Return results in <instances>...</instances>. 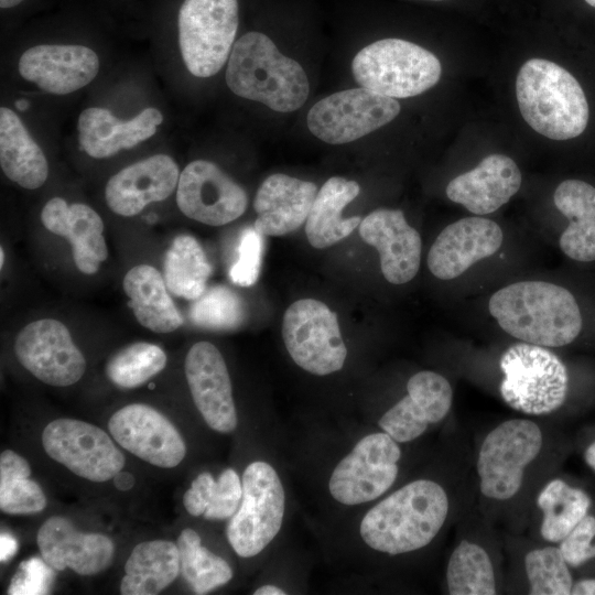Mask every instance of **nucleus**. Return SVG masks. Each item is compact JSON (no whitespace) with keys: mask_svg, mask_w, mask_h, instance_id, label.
Returning <instances> with one entry per match:
<instances>
[{"mask_svg":"<svg viewBox=\"0 0 595 595\" xmlns=\"http://www.w3.org/2000/svg\"><path fill=\"white\" fill-rule=\"evenodd\" d=\"M488 309L506 333L544 347L566 346L584 327L575 295L545 281H520L501 288L491 295Z\"/></svg>","mask_w":595,"mask_h":595,"instance_id":"obj_1","label":"nucleus"},{"mask_svg":"<svg viewBox=\"0 0 595 595\" xmlns=\"http://www.w3.org/2000/svg\"><path fill=\"white\" fill-rule=\"evenodd\" d=\"M447 513L444 488L431 479H415L371 507L360 521L359 534L374 551L410 553L431 543Z\"/></svg>","mask_w":595,"mask_h":595,"instance_id":"obj_2","label":"nucleus"},{"mask_svg":"<svg viewBox=\"0 0 595 595\" xmlns=\"http://www.w3.org/2000/svg\"><path fill=\"white\" fill-rule=\"evenodd\" d=\"M226 83L235 95L280 112L299 109L310 91L302 66L283 55L260 32H248L235 42L228 57Z\"/></svg>","mask_w":595,"mask_h":595,"instance_id":"obj_3","label":"nucleus"},{"mask_svg":"<svg viewBox=\"0 0 595 595\" xmlns=\"http://www.w3.org/2000/svg\"><path fill=\"white\" fill-rule=\"evenodd\" d=\"M516 96L524 121L549 139H573L587 127L589 108L580 83L549 60L530 58L521 66Z\"/></svg>","mask_w":595,"mask_h":595,"instance_id":"obj_4","label":"nucleus"},{"mask_svg":"<svg viewBox=\"0 0 595 595\" xmlns=\"http://www.w3.org/2000/svg\"><path fill=\"white\" fill-rule=\"evenodd\" d=\"M355 80L391 98H408L433 87L441 78L439 58L401 39H383L360 50L353 60Z\"/></svg>","mask_w":595,"mask_h":595,"instance_id":"obj_5","label":"nucleus"},{"mask_svg":"<svg viewBox=\"0 0 595 595\" xmlns=\"http://www.w3.org/2000/svg\"><path fill=\"white\" fill-rule=\"evenodd\" d=\"M502 400L513 410L544 415L560 409L569 391V372L548 347L530 343L510 346L501 356Z\"/></svg>","mask_w":595,"mask_h":595,"instance_id":"obj_6","label":"nucleus"},{"mask_svg":"<svg viewBox=\"0 0 595 595\" xmlns=\"http://www.w3.org/2000/svg\"><path fill=\"white\" fill-rule=\"evenodd\" d=\"M241 482L242 498L229 518L226 536L239 556L252 558L279 533L285 512V491L274 467L264 461L250 463Z\"/></svg>","mask_w":595,"mask_h":595,"instance_id":"obj_7","label":"nucleus"},{"mask_svg":"<svg viewBox=\"0 0 595 595\" xmlns=\"http://www.w3.org/2000/svg\"><path fill=\"white\" fill-rule=\"evenodd\" d=\"M237 0H184L178 12V44L188 72L218 73L229 57L238 29Z\"/></svg>","mask_w":595,"mask_h":595,"instance_id":"obj_8","label":"nucleus"},{"mask_svg":"<svg viewBox=\"0 0 595 595\" xmlns=\"http://www.w3.org/2000/svg\"><path fill=\"white\" fill-rule=\"evenodd\" d=\"M542 443L540 428L527 419L508 420L490 431L480 445L476 464L482 494L495 500L512 498Z\"/></svg>","mask_w":595,"mask_h":595,"instance_id":"obj_9","label":"nucleus"},{"mask_svg":"<svg viewBox=\"0 0 595 595\" xmlns=\"http://www.w3.org/2000/svg\"><path fill=\"white\" fill-rule=\"evenodd\" d=\"M284 346L293 361L315 376L340 370L347 357L337 314L315 299H300L284 312Z\"/></svg>","mask_w":595,"mask_h":595,"instance_id":"obj_10","label":"nucleus"},{"mask_svg":"<svg viewBox=\"0 0 595 595\" xmlns=\"http://www.w3.org/2000/svg\"><path fill=\"white\" fill-rule=\"evenodd\" d=\"M400 458L398 442L386 432L365 435L334 467L328 479L331 496L344 506L376 500L396 482Z\"/></svg>","mask_w":595,"mask_h":595,"instance_id":"obj_11","label":"nucleus"},{"mask_svg":"<svg viewBox=\"0 0 595 595\" xmlns=\"http://www.w3.org/2000/svg\"><path fill=\"white\" fill-rule=\"evenodd\" d=\"M400 104L368 88L334 93L317 101L309 111L310 131L324 142L343 144L359 139L392 121Z\"/></svg>","mask_w":595,"mask_h":595,"instance_id":"obj_12","label":"nucleus"},{"mask_svg":"<svg viewBox=\"0 0 595 595\" xmlns=\"http://www.w3.org/2000/svg\"><path fill=\"white\" fill-rule=\"evenodd\" d=\"M46 454L79 477L102 483L122 469L125 456L98 426L74 419H57L42 432Z\"/></svg>","mask_w":595,"mask_h":595,"instance_id":"obj_13","label":"nucleus"},{"mask_svg":"<svg viewBox=\"0 0 595 595\" xmlns=\"http://www.w3.org/2000/svg\"><path fill=\"white\" fill-rule=\"evenodd\" d=\"M14 353L35 378L54 387L74 385L86 369L85 357L68 328L53 318L25 325L15 338Z\"/></svg>","mask_w":595,"mask_h":595,"instance_id":"obj_14","label":"nucleus"},{"mask_svg":"<svg viewBox=\"0 0 595 595\" xmlns=\"http://www.w3.org/2000/svg\"><path fill=\"white\" fill-rule=\"evenodd\" d=\"M176 203L188 218L208 226H223L245 213L248 197L216 164L196 160L180 174Z\"/></svg>","mask_w":595,"mask_h":595,"instance_id":"obj_15","label":"nucleus"},{"mask_svg":"<svg viewBox=\"0 0 595 595\" xmlns=\"http://www.w3.org/2000/svg\"><path fill=\"white\" fill-rule=\"evenodd\" d=\"M108 429L125 450L158 467L178 465L186 454L185 442L162 413L148 404L132 403L112 414Z\"/></svg>","mask_w":595,"mask_h":595,"instance_id":"obj_16","label":"nucleus"},{"mask_svg":"<svg viewBox=\"0 0 595 595\" xmlns=\"http://www.w3.org/2000/svg\"><path fill=\"white\" fill-rule=\"evenodd\" d=\"M185 376L193 401L206 424L219 433L237 428V411L225 359L209 342H197L187 351Z\"/></svg>","mask_w":595,"mask_h":595,"instance_id":"obj_17","label":"nucleus"},{"mask_svg":"<svg viewBox=\"0 0 595 595\" xmlns=\"http://www.w3.org/2000/svg\"><path fill=\"white\" fill-rule=\"evenodd\" d=\"M453 390L445 377L422 370L407 382V394L379 419V428L398 443L416 440L430 424L442 421L450 412Z\"/></svg>","mask_w":595,"mask_h":595,"instance_id":"obj_18","label":"nucleus"},{"mask_svg":"<svg viewBox=\"0 0 595 595\" xmlns=\"http://www.w3.org/2000/svg\"><path fill=\"white\" fill-rule=\"evenodd\" d=\"M99 58L83 45L41 44L19 60L20 75L42 90L66 95L88 85L98 74Z\"/></svg>","mask_w":595,"mask_h":595,"instance_id":"obj_19","label":"nucleus"},{"mask_svg":"<svg viewBox=\"0 0 595 595\" xmlns=\"http://www.w3.org/2000/svg\"><path fill=\"white\" fill-rule=\"evenodd\" d=\"M499 225L484 217H466L446 226L428 253L431 273L441 280L457 278L477 261L493 256L502 244Z\"/></svg>","mask_w":595,"mask_h":595,"instance_id":"obj_20","label":"nucleus"},{"mask_svg":"<svg viewBox=\"0 0 595 595\" xmlns=\"http://www.w3.org/2000/svg\"><path fill=\"white\" fill-rule=\"evenodd\" d=\"M359 234L379 252L381 272L388 282L403 284L416 275L422 241L402 210L379 208L371 212L360 221Z\"/></svg>","mask_w":595,"mask_h":595,"instance_id":"obj_21","label":"nucleus"},{"mask_svg":"<svg viewBox=\"0 0 595 595\" xmlns=\"http://www.w3.org/2000/svg\"><path fill=\"white\" fill-rule=\"evenodd\" d=\"M178 166L166 154H155L130 164L112 175L105 188L108 207L125 217L136 216L177 187Z\"/></svg>","mask_w":595,"mask_h":595,"instance_id":"obj_22","label":"nucleus"},{"mask_svg":"<svg viewBox=\"0 0 595 595\" xmlns=\"http://www.w3.org/2000/svg\"><path fill=\"white\" fill-rule=\"evenodd\" d=\"M36 542L42 558L54 570L69 567L79 575L105 571L115 551L107 536L79 532L68 519L60 516L48 518L40 527Z\"/></svg>","mask_w":595,"mask_h":595,"instance_id":"obj_23","label":"nucleus"},{"mask_svg":"<svg viewBox=\"0 0 595 595\" xmlns=\"http://www.w3.org/2000/svg\"><path fill=\"white\" fill-rule=\"evenodd\" d=\"M520 185L516 162L504 154H490L473 170L454 177L446 186V195L473 214L487 215L510 201Z\"/></svg>","mask_w":595,"mask_h":595,"instance_id":"obj_24","label":"nucleus"},{"mask_svg":"<svg viewBox=\"0 0 595 595\" xmlns=\"http://www.w3.org/2000/svg\"><path fill=\"white\" fill-rule=\"evenodd\" d=\"M316 194L313 182L282 173L268 176L253 201V228L262 236H283L299 229L306 221Z\"/></svg>","mask_w":595,"mask_h":595,"instance_id":"obj_25","label":"nucleus"},{"mask_svg":"<svg viewBox=\"0 0 595 595\" xmlns=\"http://www.w3.org/2000/svg\"><path fill=\"white\" fill-rule=\"evenodd\" d=\"M41 221L48 231L68 240L74 262L80 272L94 274L107 259L102 219L88 205H68L65 199L53 197L42 208Z\"/></svg>","mask_w":595,"mask_h":595,"instance_id":"obj_26","label":"nucleus"},{"mask_svg":"<svg viewBox=\"0 0 595 595\" xmlns=\"http://www.w3.org/2000/svg\"><path fill=\"white\" fill-rule=\"evenodd\" d=\"M162 121V113L153 107L143 109L128 121L117 119L108 109L90 107L78 117L79 144L91 158H109L150 139Z\"/></svg>","mask_w":595,"mask_h":595,"instance_id":"obj_27","label":"nucleus"},{"mask_svg":"<svg viewBox=\"0 0 595 595\" xmlns=\"http://www.w3.org/2000/svg\"><path fill=\"white\" fill-rule=\"evenodd\" d=\"M553 202L567 220L559 239L562 252L577 262H594L595 186L583 180H564L556 186Z\"/></svg>","mask_w":595,"mask_h":595,"instance_id":"obj_28","label":"nucleus"},{"mask_svg":"<svg viewBox=\"0 0 595 595\" xmlns=\"http://www.w3.org/2000/svg\"><path fill=\"white\" fill-rule=\"evenodd\" d=\"M360 193L357 182L339 176L328 178L314 198L305 221L310 245L324 249L348 237L359 225L360 217L343 218V209Z\"/></svg>","mask_w":595,"mask_h":595,"instance_id":"obj_29","label":"nucleus"},{"mask_svg":"<svg viewBox=\"0 0 595 595\" xmlns=\"http://www.w3.org/2000/svg\"><path fill=\"white\" fill-rule=\"evenodd\" d=\"M122 284L134 317L143 327L154 333H171L183 324L164 278L154 267L138 264L131 268Z\"/></svg>","mask_w":595,"mask_h":595,"instance_id":"obj_30","label":"nucleus"},{"mask_svg":"<svg viewBox=\"0 0 595 595\" xmlns=\"http://www.w3.org/2000/svg\"><path fill=\"white\" fill-rule=\"evenodd\" d=\"M0 165L9 180L26 190L41 187L48 176L42 149L19 116L7 107L0 109Z\"/></svg>","mask_w":595,"mask_h":595,"instance_id":"obj_31","label":"nucleus"},{"mask_svg":"<svg viewBox=\"0 0 595 595\" xmlns=\"http://www.w3.org/2000/svg\"><path fill=\"white\" fill-rule=\"evenodd\" d=\"M177 545L167 540H151L137 544L125 564L120 583L122 595H154L167 587L178 575Z\"/></svg>","mask_w":595,"mask_h":595,"instance_id":"obj_32","label":"nucleus"},{"mask_svg":"<svg viewBox=\"0 0 595 595\" xmlns=\"http://www.w3.org/2000/svg\"><path fill=\"white\" fill-rule=\"evenodd\" d=\"M212 274L207 256L191 235L176 236L164 256L163 278L171 293L186 300L198 299Z\"/></svg>","mask_w":595,"mask_h":595,"instance_id":"obj_33","label":"nucleus"},{"mask_svg":"<svg viewBox=\"0 0 595 595\" xmlns=\"http://www.w3.org/2000/svg\"><path fill=\"white\" fill-rule=\"evenodd\" d=\"M537 505L543 515L542 538L549 542H561L587 515L592 501L584 490L556 478L543 487Z\"/></svg>","mask_w":595,"mask_h":595,"instance_id":"obj_34","label":"nucleus"},{"mask_svg":"<svg viewBox=\"0 0 595 595\" xmlns=\"http://www.w3.org/2000/svg\"><path fill=\"white\" fill-rule=\"evenodd\" d=\"M446 584L451 595L496 594L494 567L485 549L461 541L448 559Z\"/></svg>","mask_w":595,"mask_h":595,"instance_id":"obj_35","label":"nucleus"},{"mask_svg":"<svg viewBox=\"0 0 595 595\" xmlns=\"http://www.w3.org/2000/svg\"><path fill=\"white\" fill-rule=\"evenodd\" d=\"M181 573L196 594H206L232 578L230 565L202 545L198 533L184 529L176 542Z\"/></svg>","mask_w":595,"mask_h":595,"instance_id":"obj_36","label":"nucleus"},{"mask_svg":"<svg viewBox=\"0 0 595 595\" xmlns=\"http://www.w3.org/2000/svg\"><path fill=\"white\" fill-rule=\"evenodd\" d=\"M29 463L11 450L0 455V509L11 515L42 511L46 497L37 483L30 478Z\"/></svg>","mask_w":595,"mask_h":595,"instance_id":"obj_37","label":"nucleus"},{"mask_svg":"<svg viewBox=\"0 0 595 595\" xmlns=\"http://www.w3.org/2000/svg\"><path fill=\"white\" fill-rule=\"evenodd\" d=\"M166 365V355L158 345L139 342L117 351L107 363L108 379L120 388H137Z\"/></svg>","mask_w":595,"mask_h":595,"instance_id":"obj_38","label":"nucleus"},{"mask_svg":"<svg viewBox=\"0 0 595 595\" xmlns=\"http://www.w3.org/2000/svg\"><path fill=\"white\" fill-rule=\"evenodd\" d=\"M188 316L196 326L209 329H235L246 318V306L241 298L226 285H214L190 307Z\"/></svg>","mask_w":595,"mask_h":595,"instance_id":"obj_39","label":"nucleus"},{"mask_svg":"<svg viewBox=\"0 0 595 595\" xmlns=\"http://www.w3.org/2000/svg\"><path fill=\"white\" fill-rule=\"evenodd\" d=\"M560 548L544 547L531 550L524 558V567L531 595H569L573 580Z\"/></svg>","mask_w":595,"mask_h":595,"instance_id":"obj_40","label":"nucleus"},{"mask_svg":"<svg viewBox=\"0 0 595 595\" xmlns=\"http://www.w3.org/2000/svg\"><path fill=\"white\" fill-rule=\"evenodd\" d=\"M242 498V482L232 468L224 469L215 480L208 496L204 518L208 520L229 519L238 509Z\"/></svg>","mask_w":595,"mask_h":595,"instance_id":"obj_41","label":"nucleus"},{"mask_svg":"<svg viewBox=\"0 0 595 595\" xmlns=\"http://www.w3.org/2000/svg\"><path fill=\"white\" fill-rule=\"evenodd\" d=\"M262 237L253 226L242 231L237 249L238 256L229 271L231 281L237 285L251 286L257 282L261 268Z\"/></svg>","mask_w":595,"mask_h":595,"instance_id":"obj_42","label":"nucleus"},{"mask_svg":"<svg viewBox=\"0 0 595 595\" xmlns=\"http://www.w3.org/2000/svg\"><path fill=\"white\" fill-rule=\"evenodd\" d=\"M53 570L43 558H31L20 564L7 593L10 595L47 594L55 576Z\"/></svg>","mask_w":595,"mask_h":595,"instance_id":"obj_43","label":"nucleus"},{"mask_svg":"<svg viewBox=\"0 0 595 595\" xmlns=\"http://www.w3.org/2000/svg\"><path fill=\"white\" fill-rule=\"evenodd\" d=\"M595 517L586 515L561 541L560 550L571 566H580L594 558Z\"/></svg>","mask_w":595,"mask_h":595,"instance_id":"obj_44","label":"nucleus"},{"mask_svg":"<svg viewBox=\"0 0 595 595\" xmlns=\"http://www.w3.org/2000/svg\"><path fill=\"white\" fill-rule=\"evenodd\" d=\"M215 480L210 473L204 472L192 482L191 487L183 496L184 507L190 515L194 517L204 515L208 505L209 491Z\"/></svg>","mask_w":595,"mask_h":595,"instance_id":"obj_45","label":"nucleus"},{"mask_svg":"<svg viewBox=\"0 0 595 595\" xmlns=\"http://www.w3.org/2000/svg\"><path fill=\"white\" fill-rule=\"evenodd\" d=\"M18 550V542L8 532H2L0 536V560L1 562L8 561L14 555Z\"/></svg>","mask_w":595,"mask_h":595,"instance_id":"obj_46","label":"nucleus"},{"mask_svg":"<svg viewBox=\"0 0 595 595\" xmlns=\"http://www.w3.org/2000/svg\"><path fill=\"white\" fill-rule=\"evenodd\" d=\"M112 479L116 488L121 491L130 490L136 484L134 476L131 473L122 470L118 472Z\"/></svg>","mask_w":595,"mask_h":595,"instance_id":"obj_47","label":"nucleus"},{"mask_svg":"<svg viewBox=\"0 0 595 595\" xmlns=\"http://www.w3.org/2000/svg\"><path fill=\"white\" fill-rule=\"evenodd\" d=\"M572 595H595V578L581 580L572 585Z\"/></svg>","mask_w":595,"mask_h":595,"instance_id":"obj_48","label":"nucleus"},{"mask_svg":"<svg viewBox=\"0 0 595 595\" xmlns=\"http://www.w3.org/2000/svg\"><path fill=\"white\" fill-rule=\"evenodd\" d=\"M286 592L273 584H266L258 587L253 595H285Z\"/></svg>","mask_w":595,"mask_h":595,"instance_id":"obj_49","label":"nucleus"},{"mask_svg":"<svg viewBox=\"0 0 595 595\" xmlns=\"http://www.w3.org/2000/svg\"><path fill=\"white\" fill-rule=\"evenodd\" d=\"M584 458L586 464L595 470V441L586 448Z\"/></svg>","mask_w":595,"mask_h":595,"instance_id":"obj_50","label":"nucleus"},{"mask_svg":"<svg viewBox=\"0 0 595 595\" xmlns=\"http://www.w3.org/2000/svg\"><path fill=\"white\" fill-rule=\"evenodd\" d=\"M23 0H0V7L2 9H8L18 6Z\"/></svg>","mask_w":595,"mask_h":595,"instance_id":"obj_51","label":"nucleus"},{"mask_svg":"<svg viewBox=\"0 0 595 595\" xmlns=\"http://www.w3.org/2000/svg\"><path fill=\"white\" fill-rule=\"evenodd\" d=\"M15 107L21 110V111H24L26 110V108L29 107V101L25 100V99H20L18 101H15Z\"/></svg>","mask_w":595,"mask_h":595,"instance_id":"obj_52","label":"nucleus"},{"mask_svg":"<svg viewBox=\"0 0 595 595\" xmlns=\"http://www.w3.org/2000/svg\"><path fill=\"white\" fill-rule=\"evenodd\" d=\"M0 266L2 268L3 263H4V251H3V248L1 247L0 249Z\"/></svg>","mask_w":595,"mask_h":595,"instance_id":"obj_53","label":"nucleus"},{"mask_svg":"<svg viewBox=\"0 0 595 595\" xmlns=\"http://www.w3.org/2000/svg\"><path fill=\"white\" fill-rule=\"evenodd\" d=\"M587 4L595 8V0H584Z\"/></svg>","mask_w":595,"mask_h":595,"instance_id":"obj_54","label":"nucleus"},{"mask_svg":"<svg viewBox=\"0 0 595 595\" xmlns=\"http://www.w3.org/2000/svg\"><path fill=\"white\" fill-rule=\"evenodd\" d=\"M594 558H595V545H594Z\"/></svg>","mask_w":595,"mask_h":595,"instance_id":"obj_55","label":"nucleus"},{"mask_svg":"<svg viewBox=\"0 0 595 595\" xmlns=\"http://www.w3.org/2000/svg\"><path fill=\"white\" fill-rule=\"evenodd\" d=\"M430 1H442V0H430Z\"/></svg>","mask_w":595,"mask_h":595,"instance_id":"obj_56","label":"nucleus"}]
</instances>
